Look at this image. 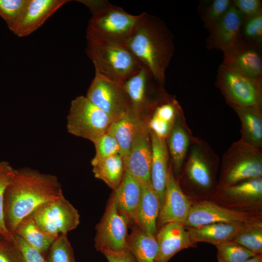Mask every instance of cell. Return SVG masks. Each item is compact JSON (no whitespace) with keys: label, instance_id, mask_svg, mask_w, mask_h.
<instances>
[{"label":"cell","instance_id":"6da1fadb","mask_svg":"<svg viewBox=\"0 0 262 262\" xmlns=\"http://www.w3.org/2000/svg\"><path fill=\"white\" fill-rule=\"evenodd\" d=\"M63 195L56 176L29 167L15 169L4 195L6 227L14 235L18 224L42 205Z\"/></svg>","mask_w":262,"mask_h":262},{"label":"cell","instance_id":"7a4b0ae2","mask_svg":"<svg viewBox=\"0 0 262 262\" xmlns=\"http://www.w3.org/2000/svg\"><path fill=\"white\" fill-rule=\"evenodd\" d=\"M125 44L154 78L163 83L174 50L171 34L158 18L143 12Z\"/></svg>","mask_w":262,"mask_h":262},{"label":"cell","instance_id":"3957f363","mask_svg":"<svg viewBox=\"0 0 262 262\" xmlns=\"http://www.w3.org/2000/svg\"><path fill=\"white\" fill-rule=\"evenodd\" d=\"M85 51L95 72L123 84L143 66L125 43L86 37Z\"/></svg>","mask_w":262,"mask_h":262},{"label":"cell","instance_id":"277c9868","mask_svg":"<svg viewBox=\"0 0 262 262\" xmlns=\"http://www.w3.org/2000/svg\"><path fill=\"white\" fill-rule=\"evenodd\" d=\"M90 9L92 16L86 37L125 43L134 30L140 15H133L105 0H79Z\"/></svg>","mask_w":262,"mask_h":262},{"label":"cell","instance_id":"5b68a950","mask_svg":"<svg viewBox=\"0 0 262 262\" xmlns=\"http://www.w3.org/2000/svg\"><path fill=\"white\" fill-rule=\"evenodd\" d=\"M262 177V149L240 139L224 153L217 188Z\"/></svg>","mask_w":262,"mask_h":262},{"label":"cell","instance_id":"8992f818","mask_svg":"<svg viewBox=\"0 0 262 262\" xmlns=\"http://www.w3.org/2000/svg\"><path fill=\"white\" fill-rule=\"evenodd\" d=\"M219 158L210 145L203 139L194 137L180 175L185 186L207 192L215 186V174Z\"/></svg>","mask_w":262,"mask_h":262},{"label":"cell","instance_id":"52a82bcc","mask_svg":"<svg viewBox=\"0 0 262 262\" xmlns=\"http://www.w3.org/2000/svg\"><path fill=\"white\" fill-rule=\"evenodd\" d=\"M113 123L111 118L84 96L71 101L67 116L68 132L93 143L107 132Z\"/></svg>","mask_w":262,"mask_h":262},{"label":"cell","instance_id":"ba28073f","mask_svg":"<svg viewBox=\"0 0 262 262\" xmlns=\"http://www.w3.org/2000/svg\"><path fill=\"white\" fill-rule=\"evenodd\" d=\"M217 86L232 108H262L261 80L246 76L222 64L218 71Z\"/></svg>","mask_w":262,"mask_h":262},{"label":"cell","instance_id":"9c48e42d","mask_svg":"<svg viewBox=\"0 0 262 262\" xmlns=\"http://www.w3.org/2000/svg\"><path fill=\"white\" fill-rule=\"evenodd\" d=\"M30 215L43 231L55 238L67 234L80 223L78 210L64 195L42 205Z\"/></svg>","mask_w":262,"mask_h":262},{"label":"cell","instance_id":"30bf717a","mask_svg":"<svg viewBox=\"0 0 262 262\" xmlns=\"http://www.w3.org/2000/svg\"><path fill=\"white\" fill-rule=\"evenodd\" d=\"M86 97L105 113L113 122L122 118L130 109L129 98L123 84L95 72Z\"/></svg>","mask_w":262,"mask_h":262},{"label":"cell","instance_id":"8fae6325","mask_svg":"<svg viewBox=\"0 0 262 262\" xmlns=\"http://www.w3.org/2000/svg\"><path fill=\"white\" fill-rule=\"evenodd\" d=\"M130 223L117 210L114 196L111 194L100 221L96 226L95 247L97 251H115L129 250L128 227Z\"/></svg>","mask_w":262,"mask_h":262},{"label":"cell","instance_id":"7c38bea8","mask_svg":"<svg viewBox=\"0 0 262 262\" xmlns=\"http://www.w3.org/2000/svg\"><path fill=\"white\" fill-rule=\"evenodd\" d=\"M258 221L252 213L228 209L208 201H203L191 205L183 227L197 228L219 222Z\"/></svg>","mask_w":262,"mask_h":262},{"label":"cell","instance_id":"4fadbf2b","mask_svg":"<svg viewBox=\"0 0 262 262\" xmlns=\"http://www.w3.org/2000/svg\"><path fill=\"white\" fill-rule=\"evenodd\" d=\"M152 157L151 137L147 125L135 134L128 153L122 157L125 170L140 183L151 182Z\"/></svg>","mask_w":262,"mask_h":262},{"label":"cell","instance_id":"5bb4252c","mask_svg":"<svg viewBox=\"0 0 262 262\" xmlns=\"http://www.w3.org/2000/svg\"><path fill=\"white\" fill-rule=\"evenodd\" d=\"M191 203L175 177L171 163L166 179L164 198L157 219L161 227L168 223L183 225L191 208Z\"/></svg>","mask_w":262,"mask_h":262},{"label":"cell","instance_id":"9a60e30c","mask_svg":"<svg viewBox=\"0 0 262 262\" xmlns=\"http://www.w3.org/2000/svg\"><path fill=\"white\" fill-rule=\"evenodd\" d=\"M156 81L157 80L149 70L143 66L123 82V86L130 100L131 112L142 116L144 113L152 111L161 99L151 98L152 86Z\"/></svg>","mask_w":262,"mask_h":262},{"label":"cell","instance_id":"2e32d148","mask_svg":"<svg viewBox=\"0 0 262 262\" xmlns=\"http://www.w3.org/2000/svg\"><path fill=\"white\" fill-rule=\"evenodd\" d=\"M194 137L180 108L166 139L175 177H179L180 175Z\"/></svg>","mask_w":262,"mask_h":262},{"label":"cell","instance_id":"e0dca14e","mask_svg":"<svg viewBox=\"0 0 262 262\" xmlns=\"http://www.w3.org/2000/svg\"><path fill=\"white\" fill-rule=\"evenodd\" d=\"M244 21V17L232 3L224 16L211 28L213 45L224 53L242 46L240 32Z\"/></svg>","mask_w":262,"mask_h":262},{"label":"cell","instance_id":"ac0fdd59","mask_svg":"<svg viewBox=\"0 0 262 262\" xmlns=\"http://www.w3.org/2000/svg\"><path fill=\"white\" fill-rule=\"evenodd\" d=\"M155 236L158 251L155 262H168L180 251L194 246L188 231L179 223L164 224Z\"/></svg>","mask_w":262,"mask_h":262},{"label":"cell","instance_id":"d6986e66","mask_svg":"<svg viewBox=\"0 0 262 262\" xmlns=\"http://www.w3.org/2000/svg\"><path fill=\"white\" fill-rule=\"evenodd\" d=\"M68 1V0H29L14 34L19 37L30 35Z\"/></svg>","mask_w":262,"mask_h":262},{"label":"cell","instance_id":"ffe728a7","mask_svg":"<svg viewBox=\"0 0 262 262\" xmlns=\"http://www.w3.org/2000/svg\"><path fill=\"white\" fill-rule=\"evenodd\" d=\"M149 131L152 150L150 182L159 197L161 209L164 198L170 157L166 139L158 136L150 130Z\"/></svg>","mask_w":262,"mask_h":262},{"label":"cell","instance_id":"44dd1931","mask_svg":"<svg viewBox=\"0 0 262 262\" xmlns=\"http://www.w3.org/2000/svg\"><path fill=\"white\" fill-rule=\"evenodd\" d=\"M246 223H214L197 228H188L187 231L194 243L207 242L216 246L233 241Z\"/></svg>","mask_w":262,"mask_h":262},{"label":"cell","instance_id":"7402d4cb","mask_svg":"<svg viewBox=\"0 0 262 262\" xmlns=\"http://www.w3.org/2000/svg\"><path fill=\"white\" fill-rule=\"evenodd\" d=\"M118 213L131 224L140 202L142 188L140 182L126 171L118 186L112 193Z\"/></svg>","mask_w":262,"mask_h":262},{"label":"cell","instance_id":"603a6c76","mask_svg":"<svg viewBox=\"0 0 262 262\" xmlns=\"http://www.w3.org/2000/svg\"><path fill=\"white\" fill-rule=\"evenodd\" d=\"M141 198L133 217V224L144 231L156 235L157 222L160 211L159 199L151 182L141 183Z\"/></svg>","mask_w":262,"mask_h":262},{"label":"cell","instance_id":"cb8c5ba5","mask_svg":"<svg viewBox=\"0 0 262 262\" xmlns=\"http://www.w3.org/2000/svg\"><path fill=\"white\" fill-rule=\"evenodd\" d=\"M224 54L223 65L246 76L261 80L262 60L255 49L246 48L242 45L235 50Z\"/></svg>","mask_w":262,"mask_h":262},{"label":"cell","instance_id":"d4e9b609","mask_svg":"<svg viewBox=\"0 0 262 262\" xmlns=\"http://www.w3.org/2000/svg\"><path fill=\"white\" fill-rule=\"evenodd\" d=\"M180 108L175 98L163 97L152 110V115L148 123L149 130L158 136L166 139Z\"/></svg>","mask_w":262,"mask_h":262},{"label":"cell","instance_id":"484cf974","mask_svg":"<svg viewBox=\"0 0 262 262\" xmlns=\"http://www.w3.org/2000/svg\"><path fill=\"white\" fill-rule=\"evenodd\" d=\"M142 118V115L129 110L125 116L113 122L107 132L116 139L122 157L128 153L135 134L148 125Z\"/></svg>","mask_w":262,"mask_h":262},{"label":"cell","instance_id":"4316f807","mask_svg":"<svg viewBox=\"0 0 262 262\" xmlns=\"http://www.w3.org/2000/svg\"><path fill=\"white\" fill-rule=\"evenodd\" d=\"M241 122L240 139L262 149V108L233 107Z\"/></svg>","mask_w":262,"mask_h":262},{"label":"cell","instance_id":"83f0119b","mask_svg":"<svg viewBox=\"0 0 262 262\" xmlns=\"http://www.w3.org/2000/svg\"><path fill=\"white\" fill-rule=\"evenodd\" d=\"M127 246L137 262H155L158 251L156 236L144 231L135 224L128 235Z\"/></svg>","mask_w":262,"mask_h":262},{"label":"cell","instance_id":"f1b7e54d","mask_svg":"<svg viewBox=\"0 0 262 262\" xmlns=\"http://www.w3.org/2000/svg\"><path fill=\"white\" fill-rule=\"evenodd\" d=\"M217 191L222 197L228 200L239 203L260 202L262 199V177L218 188Z\"/></svg>","mask_w":262,"mask_h":262},{"label":"cell","instance_id":"f546056e","mask_svg":"<svg viewBox=\"0 0 262 262\" xmlns=\"http://www.w3.org/2000/svg\"><path fill=\"white\" fill-rule=\"evenodd\" d=\"M91 164L95 177L103 180L110 188L115 190L120 184L125 171L120 154L105 158Z\"/></svg>","mask_w":262,"mask_h":262},{"label":"cell","instance_id":"4dcf8cb0","mask_svg":"<svg viewBox=\"0 0 262 262\" xmlns=\"http://www.w3.org/2000/svg\"><path fill=\"white\" fill-rule=\"evenodd\" d=\"M14 234L20 237L28 245L37 249L42 254L49 250L56 239L43 231L31 215L24 218L18 224Z\"/></svg>","mask_w":262,"mask_h":262},{"label":"cell","instance_id":"1f68e13d","mask_svg":"<svg viewBox=\"0 0 262 262\" xmlns=\"http://www.w3.org/2000/svg\"><path fill=\"white\" fill-rule=\"evenodd\" d=\"M256 254L262 253V223L247 222L233 240Z\"/></svg>","mask_w":262,"mask_h":262},{"label":"cell","instance_id":"d6a6232c","mask_svg":"<svg viewBox=\"0 0 262 262\" xmlns=\"http://www.w3.org/2000/svg\"><path fill=\"white\" fill-rule=\"evenodd\" d=\"M29 0H0V16L14 33L22 19Z\"/></svg>","mask_w":262,"mask_h":262},{"label":"cell","instance_id":"836d02e7","mask_svg":"<svg viewBox=\"0 0 262 262\" xmlns=\"http://www.w3.org/2000/svg\"><path fill=\"white\" fill-rule=\"evenodd\" d=\"M216 246L218 262H244L258 255L233 241Z\"/></svg>","mask_w":262,"mask_h":262},{"label":"cell","instance_id":"e575fe53","mask_svg":"<svg viewBox=\"0 0 262 262\" xmlns=\"http://www.w3.org/2000/svg\"><path fill=\"white\" fill-rule=\"evenodd\" d=\"M15 169L7 161L0 160V234L8 239H13L4 220L3 204L6 189L11 181Z\"/></svg>","mask_w":262,"mask_h":262},{"label":"cell","instance_id":"d590c367","mask_svg":"<svg viewBox=\"0 0 262 262\" xmlns=\"http://www.w3.org/2000/svg\"><path fill=\"white\" fill-rule=\"evenodd\" d=\"M47 262H75L67 234H60L49 249Z\"/></svg>","mask_w":262,"mask_h":262},{"label":"cell","instance_id":"8d00e7d4","mask_svg":"<svg viewBox=\"0 0 262 262\" xmlns=\"http://www.w3.org/2000/svg\"><path fill=\"white\" fill-rule=\"evenodd\" d=\"M96 154L91 164L105 158L120 154V149L116 139L108 132L98 138L94 142Z\"/></svg>","mask_w":262,"mask_h":262},{"label":"cell","instance_id":"74e56055","mask_svg":"<svg viewBox=\"0 0 262 262\" xmlns=\"http://www.w3.org/2000/svg\"><path fill=\"white\" fill-rule=\"evenodd\" d=\"M232 4L229 0H214L207 9L205 21L207 26L213 27L228 11Z\"/></svg>","mask_w":262,"mask_h":262},{"label":"cell","instance_id":"f35d334b","mask_svg":"<svg viewBox=\"0 0 262 262\" xmlns=\"http://www.w3.org/2000/svg\"><path fill=\"white\" fill-rule=\"evenodd\" d=\"M0 262H24L13 239L4 238L0 242Z\"/></svg>","mask_w":262,"mask_h":262},{"label":"cell","instance_id":"ab89813d","mask_svg":"<svg viewBox=\"0 0 262 262\" xmlns=\"http://www.w3.org/2000/svg\"><path fill=\"white\" fill-rule=\"evenodd\" d=\"M13 236V240L20 250L24 262H47L37 249L28 245L17 235Z\"/></svg>","mask_w":262,"mask_h":262},{"label":"cell","instance_id":"60d3db41","mask_svg":"<svg viewBox=\"0 0 262 262\" xmlns=\"http://www.w3.org/2000/svg\"><path fill=\"white\" fill-rule=\"evenodd\" d=\"M245 35L260 42L262 38V15L260 13L247 19L244 27Z\"/></svg>","mask_w":262,"mask_h":262},{"label":"cell","instance_id":"b9f144b4","mask_svg":"<svg viewBox=\"0 0 262 262\" xmlns=\"http://www.w3.org/2000/svg\"><path fill=\"white\" fill-rule=\"evenodd\" d=\"M232 4L247 19L261 13L262 4L259 0H235Z\"/></svg>","mask_w":262,"mask_h":262},{"label":"cell","instance_id":"7bdbcfd3","mask_svg":"<svg viewBox=\"0 0 262 262\" xmlns=\"http://www.w3.org/2000/svg\"><path fill=\"white\" fill-rule=\"evenodd\" d=\"M101 252L105 256L108 262H137L129 250L115 251L106 249Z\"/></svg>","mask_w":262,"mask_h":262},{"label":"cell","instance_id":"ee69618b","mask_svg":"<svg viewBox=\"0 0 262 262\" xmlns=\"http://www.w3.org/2000/svg\"><path fill=\"white\" fill-rule=\"evenodd\" d=\"M244 262H262V254H258L247 259Z\"/></svg>","mask_w":262,"mask_h":262},{"label":"cell","instance_id":"f6af8a7d","mask_svg":"<svg viewBox=\"0 0 262 262\" xmlns=\"http://www.w3.org/2000/svg\"><path fill=\"white\" fill-rule=\"evenodd\" d=\"M4 238L0 234V242L2 241Z\"/></svg>","mask_w":262,"mask_h":262}]
</instances>
